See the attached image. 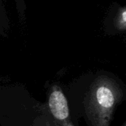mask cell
Segmentation results:
<instances>
[{"label": "cell", "instance_id": "cell-1", "mask_svg": "<svg viewBox=\"0 0 126 126\" xmlns=\"http://www.w3.org/2000/svg\"><path fill=\"white\" fill-rule=\"evenodd\" d=\"M49 106L52 115L58 120H63L69 116L67 102L61 91H55L50 94Z\"/></svg>", "mask_w": 126, "mask_h": 126}, {"label": "cell", "instance_id": "cell-2", "mask_svg": "<svg viewBox=\"0 0 126 126\" xmlns=\"http://www.w3.org/2000/svg\"><path fill=\"white\" fill-rule=\"evenodd\" d=\"M98 103L105 109L111 108L114 104V95L111 91L106 86H101L97 91Z\"/></svg>", "mask_w": 126, "mask_h": 126}, {"label": "cell", "instance_id": "cell-3", "mask_svg": "<svg viewBox=\"0 0 126 126\" xmlns=\"http://www.w3.org/2000/svg\"><path fill=\"white\" fill-rule=\"evenodd\" d=\"M118 25L120 29L126 28V10L123 11L118 18Z\"/></svg>", "mask_w": 126, "mask_h": 126}]
</instances>
